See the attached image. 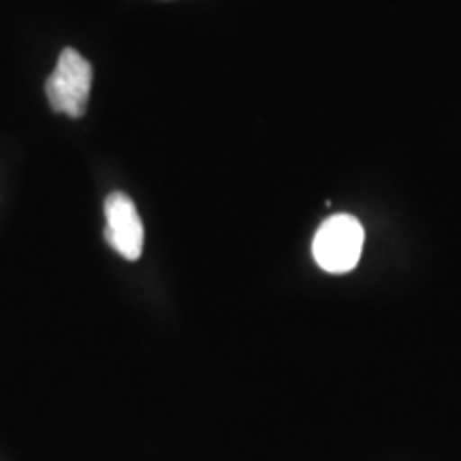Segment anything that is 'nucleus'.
<instances>
[{
  "label": "nucleus",
  "mask_w": 461,
  "mask_h": 461,
  "mask_svg": "<svg viewBox=\"0 0 461 461\" xmlns=\"http://www.w3.org/2000/svg\"><path fill=\"white\" fill-rule=\"evenodd\" d=\"M363 250V227L355 216L327 218L314 235L312 255L321 269L330 274L353 272Z\"/></svg>",
  "instance_id": "obj_1"
},
{
  "label": "nucleus",
  "mask_w": 461,
  "mask_h": 461,
  "mask_svg": "<svg viewBox=\"0 0 461 461\" xmlns=\"http://www.w3.org/2000/svg\"><path fill=\"white\" fill-rule=\"evenodd\" d=\"M92 88V65L77 50L65 48L54 73L45 82V95L58 113L82 118Z\"/></svg>",
  "instance_id": "obj_2"
},
{
  "label": "nucleus",
  "mask_w": 461,
  "mask_h": 461,
  "mask_svg": "<svg viewBox=\"0 0 461 461\" xmlns=\"http://www.w3.org/2000/svg\"><path fill=\"white\" fill-rule=\"evenodd\" d=\"M105 240L126 261H137L143 252V222L135 201L124 193H112L105 201Z\"/></svg>",
  "instance_id": "obj_3"
}]
</instances>
